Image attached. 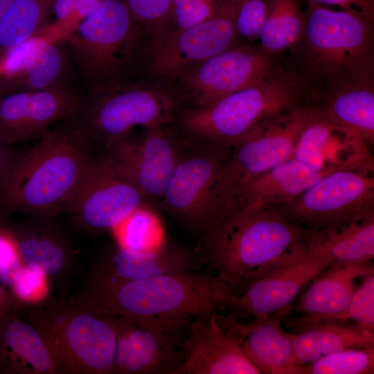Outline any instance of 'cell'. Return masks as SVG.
Returning <instances> with one entry per match:
<instances>
[{"label": "cell", "mask_w": 374, "mask_h": 374, "mask_svg": "<svg viewBox=\"0 0 374 374\" xmlns=\"http://www.w3.org/2000/svg\"><path fill=\"white\" fill-rule=\"evenodd\" d=\"M78 76L65 39L47 41L20 71L3 77L0 96L17 91L77 88Z\"/></svg>", "instance_id": "obj_27"}, {"label": "cell", "mask_w": 374, "mask_h": 374, "mask_svg": "<svg viewBox=\"0 0 374 374\" xmlns=\"http://www.w3.org/2000/svg\"><path fill=\"white\" fill-rule=\"evenodd\" d=\"M0 75H1V66H0Z\"/></svg>", "instance_id": "obj_46"}, {"label": "cell", "mask_w": 374, "mask_h": 374, "mask_svg": "<svg viewBox=\"0 0 374 374\" xmlns=\"http://www.w3.org/2000/svg\"><path fill=\"white\" fill-rule=\"evenodd\" d=\"M238 36L258 38L267 12V0H235Z\"/></svg>", "instance_id": "obj_39"}, {"label": "cell", "mask_w": 374, "mask_h": 374, "mask_svg": "<svg viewBox=\"0 0 374 374\" xmlns=\"http://www.w3.org/2000/svg\"><path fill=\"white\" fill-rule=\"evenodd\" d=\"M310 112L290 157L325 173L341 169L374 171L370 145L361 136Z\"/></svg>", "instance_id": "obj_18"}, {"label": "cell", "mask_w": 374, "mask_h": 374, "mask_svg": "<svg viewBox=\"0 0 374 374\" xmlns=\"http://www.w3.org/2000/svg\"><path fill=\"white\" fill-rule=\"evenodd\" d=\"M227 330L239 342L247 359L260 374H302L295 363L292 333L281 326V317L240 322L232 314L223 317Z\"/></svg>", "instance_id": "obj_22"}, {"label": "cell", "mask_w": 374, "mask_h": 374, "mask_svg": "<svg viewBox=\"0 0 374 374\" xmlns=\"http://www.w3.org/2000/svg\"><path fill=\"white\" fill-rule=\"evenodd\" d=\"M302 366V374H373L374 346L343 349Z\"/></svg>", "instance_id": "obj_34"}, {"label": "cell", "mask_w": 374, "mask_h": 374, "mask_svg": "<svg viewBox=\"0 0 374 374\" xmlns=\"http://www.w3.org/2000/svg\"><path fill=\"white\" fill-rule=\"evenodd\" d=\"M374 171L330 172L292 201L275 206L292 222L321 231L374 215Z\"/></svg>", "instance_id": "obj_10"}, {"label": "cell", "mask_w": 374, "mask_h": 374, "mask_svg": "<svg viewBox=\"0 0 374 374\" xmlns=\"http://www.w3.org/2000/svg\"><path fill=\"white\" fill-rule=\"evenodd\" d=\"M19 154L11 144L0 139V193L5 179Z\"/></svg>", "instance_id": "obj_43"}, {"label": "cell", "mask_w": 374, "mask_h": 374, "mask_svg": "<svg viewBox=\"0 0 374 374\" xmlns=\"http://www.w3.org/2000/svg\"><path fill=\"white\" fill-rule=\"evenodd\" d=\"M373 22L310 1L302 39L310 71L329 87L374 83Z\"/></svg>", "instance_id": "obj_6"}, {"label": "cell", "mask_w": 374, "mask_h": 374, "mask_svg": "<svg viewBox=\"0 0 374 374\" xmlns=\"http://www.w3.org/2000/svg\"><path fill=\"white\" fill-rule=\"evenodd\" d=\"M15 0H0V17L5 13Z\"/></svg>", "instance_id": "obj_45"}, {"label": "cell", "mask_w": 374, "mask_h": 374, "mask_svg": "<svg viewBox=\"0 0 374 374\" xmlns=\"http://www.w3.org/2000/svg\"><path fill=\"white\" fill-rule=\"evenodd\" d=\"M78 296L145 329L176 335L198 317L231 310L236 294L211 272L196 270L139 280L88 278Z\"/></svg>", "instance_id": "obj_1"}, {"label": "cell", "mask_w": 374, "mask_h": 374, "mask_svg": "<svg viewBox=\"0 0 374 374\" xmlns=\"http://www.w3.org/2000/svg\"><path fill=\"white\" fill-rule=\"evenodd\" d=\"M188 328L181 343L183 361L175 374H260L219 312L195 319Z\"/></svg>", "instance_id": "obj_19"}, {"label": "cell", "mask_w": 374, "mask_h": 374, "mask_svg": "<svg viewBox=\"0 0 374 374\" xmlns=\"http://www.w3.org/2000/svg\"><path fill=\"white\" fill-rule=\"evenodd\" d=\"M314 113L361 136L374 144V84L348 83L329 87Z\"/></svg>", "instance_id": "obj_29"}, {"label": "cell", "mask_w": 374, "mask_h": 374, "mask_svg": "<svg viewBox=\"0 0 374 374\" xmlns=\"http://www.w3.org/2000/svg\"><path fill=\"white\" fill-rule=\"evenodd\" d=\"M327 174L290 157L245 184L223 215L232 208L275 207L286 204Z\"/></svg>", "instance_id": "obj_25"}, {"label": "cell", "mask_w": 374, "mask_h": 374, "mask_svg": "<svg viewBox=\"0 0 374 374\" xmlns=\"http://www.w3.org/2000/svg\"><path fill=\"white\" fill-rule=\"evenodd\" d=\"M272 56L260 46H233L188 69L174 82L193 107L206 106L264 79L274 70Z\"/></svg>", "instance_id": "obj_12"}, {"label": "cell", "mask_w": 374, "mask_h": 374, "mask_svg": "<svg viewBox=\"0 0 374 374\" xmlns=\"http://www.w3.org/2000/svg\"><path fill=\"white\" fill-rule=\"evenodd\" d=\"M148 130L141 141L125 136L107 144L105 157L144 198H161L181 154L163 127Z\"/></svg>", "instance_id": "obj_16"}, {"label": "cell", "mask_w": 374, "mask_h": 374, "mask_svg": "<svg viewBox=\"0 0 374 374\" xmlns=\"http://www.w3.org/2000/svg\"><path fill=\"white\" fill-rule=\"evenodd\" d=\"M301 85L293 75L274 70L260 82L181 117L183 128L220 146H233L257 127L296 106Z\"/></svg>", "instance_id": "obj_7"}, {"label": "cell", "mask_w": 374, "mask_h": 374, "mask_svg": "<svg viewBox=\"0 0 374 374\" xmlns=\"http://www.w3.org/2000/svg\"><path fill=\"white\" fill-rule=\"evenodd\" d=\"M145 33L121 0H99L65 39L82 92L133 80Z\"/></svg>", "instance_id": "obj_4"}, {"label": "cell", "mask_w": 374, "mask_h": 374, "mask_svg": "<svg viewBox=\"0 0 374 374\" xmlns=\"http://www.w3.org/2000/svg\"><path fill=\"white\" fill-rule=\"evenodd\" d=\"M49 218L36 215L9 225L23 266L41 269L53 284H62L75 267L74 252L65 234Z\"/></svg>", "instance_id": "obj_23"}, {"label": "cell", "mask_w": 374, "mask_h": 374, "mask_svg": "<svg viewBox=\"0 0 374 374\" xmlns=\"http://www.w3.org/2000/svg\"><path fill=\"white\" fill-rule=\"evenodd\" d=\"M220 2L221 0H171L170 22L164 36L208 19L216 12Z\"/></svg>", "instance_id": "obj_38"}, {"label": "cell", "mask_w": 374, "mask_h": 374, "mask_svg": "<svg viewBox=\"0 0 374 374\" xmlns=\"http://www.w3.org/2000/svg\"><path fill=\"white\" fill-rule=\"evenodd\" d=\"M112 315L116 328L114 374H175L183 361L175 335L156 332Z\"/></svg>", "instance_id": "obj_20"}, {"label": "cell", "mask_w": 374, "mask_h": 374, "mask_svg": "<svg viewBox=\"0 0 374 374\" xmlns=\"http://www.w3.org/2000/svg\"><path fill=\"white\" fill-rule=\"evenodd\" d=\"M23 267L10 225L0 216V282L7 288Z\"/></svg>", "instance_id": "obj_40"}, {"label": "cell", "mask_w": 374, "mask_h": 374, "mask_svg": "<svg viewBox=\"0 0 374 374\" xmlns=\"http://www.w3.org/2000/svg\"><path fill=\"white\" fill-rule=\"evenodd\" d=\"M144 197L104 156L91 159L67 211L90 231L114 229L141 207Z\"/></svg>", "instance_id": "obj_13"}, {"label": "cell", "mask_w": 374, "mask_h": 374, "mask_svg": "<svg viewBox=\"0 0 374 374\" xmlns=\"http://www.w3.org/2000/svg\"><path fill=\"white\" fill-rule=\"evenodd\" d=\"M200 267V260L179 245L163 243L143 251L118 245L97 258L89 278L103 281L139 280L165 274L199 270Z\"/></svg>", "instance_id": "obj_21"}, {"label": "cell", "mask_w": 374, "mask_h": 374, "mask_svg": "<svg viewBox=\"0 0 374 374\" xmlns=\"http://www.w3.org/2000/svg\"><path fill=\"white\" fill-rule=\"evenodd\" d=\"M46 42L35 37L7 51L0 57L1 75L9 76L23 69Z\"/></svg>", "instance_id": "obj_41"}, {"label": "cell", "mask_w": 374, "mask_h": 374, "mask_svg": "<svg viewBox=\"0 0 374 374\" xmlns=\"http://www.w3.org/2000/svg\"><path fill=\"white\" fill-rule=\"evenodd\" d=\"M52 287V281L45 272L23 266L8 289L19 308H32L51 299Z\"/></svg>", "instance_id": "obj_36"}, {"label": "cell", "mask_w": 374, "mask_h": 374, "mask_svg": "<svg viewBox=\"0 0 374 374\" xmlns=\"http://www.w3.org/2000/svg\"><path fill=\"white\" fill-rule=\"evenodd\" d=\"M305 17L295 0H267V12L259 34L260 47L274 55L302 39Z\"/></svg>", "instance_id": "obj_31"}, {"label": "cell", "mask_w": 374, "mask_h": 374, "mask_svg": "<svg viewBox=\"0 0 374 374\" xmlns=\"http://www.w3.org/2000/svg\"><path fill=\"white\" fill-rule=\"evenodd\" d=\"M40 136L5 179L0 207L6 213L52 217L65 209L89 168L87 139L73 126L64 123Z\"/></svg>", "instance_id": "obj_3"}, {"label": "cell", "mask_w": 374, "mask_h": 374, "mask_svg": "<svg viewBox=\"0 0 374 374\" xmlns=\"http://www.w3.org/2000/svg\"><path fill=\"white\" fill-rule=\"evenodd\" d=\"M1 374H60L36 326L18 311L0 318Z\"/></svg>", "instance_id": "obj_26"}, {"label": "cell", "mask_w": 374, "mask_h": 374, "mask_svg": "<svg viewBox=\"0 0 374 374\" xmlns=\"http://www.w3.org/2000/svg\"><path fill=\"white\" fill-rule=\"evenodd\" d=\"M20 308L15 301L8 289L0 282V318Z\"/></svg>", "instance_id": "obj_44"}, {"label": "cell", "mask_w": 374, "mask_h": 374, "mask_svg": "<svg viewBox=\"0 0 374 374\" xmlns=\"http://www.w3.org/2000/svg\"><path fill=\"white\" fill-rule=\"evenodd\" d=\"M223 160L213 152L181 157L162 195L165 208L204 234L212 220V193Z\"/></svg>", "instance_id": "obj_17"}, {"label": "cell", "mask_w": 374, "mask_h": 374, "mask_svg": "<svg viewBox=\"0 0 374 374\" xmlns=\"http://www.w3.org/2000/svg\"><path fill=\"white\" fill-rule=\"evenodd\" d=\"M292 352L298 365H305L330 353L350 348L374 346V332L353 323L322 321L296 328Z\"/></svg>", "instance_id": "obj_28"}, {"label": "cell", "mask_w": 374, "mask_h": 374, "mask_svg": "<svg viewBox=\"0 0 374 374\" xmlns=\"http://www.w3.org/2000/svg\"><path fill=\"white\" fill-rule=\"evenodd\" d=\"M27 317L42 334L60 374H114L112 314L77 296L51 298L30 308Z\"/></svg>", "instance_id": "obj_5"}, {"label": "cell", "mask_w": 374, "mask_h": 374, "mask_svg": "<svg viewBox=\"0 0 374 374\" xmlns=\"http://www.w3.org/2000/svg\"><path fill=\"white\" fill-rule=\"evenodd\" d=\"M319 5L334 6L373 22L374 0H310Z\"/></svg>", "instance_id": "obj_42"}, {"label": "cell", "mask_w": 374, "mask_h": 374, "mask_svg": "<svg viewBox=\"0 0 374 374\" xmlns=\"http://www.w3.org/2000/svg\"><path fill=\"white\" fill-rule=\"evenodd\" d=\"M121 1L141 28L152 34L153 42L167 32L170 22L171 0Z\"/></svg>", "instance_id": "obj_37"}, {"label": "cell", "mask_w": 374, "mask_h": 374, "mask_svg": "<svg viewBox=\"0 0 374 374\" xmlns=\"http://www.w3.org/2000/svg\"><path fill=\"white\" fill-rule=\"evenodd\" d=\"M372 273L373 262L330 265L306 287L296 305L301 316L289 324L296 328L341 312L357 288V281Z\"/></svg>", "instance_id": "obj_24"}, {"label": "cell", "mask_w": 374, "mask_h": 374, "mask_svg": "<svg viewBox=\"0 0 374 374\" xmlns=\"http://www.w3.org/2000/svg\"><path fill=\"white\" fill-rule=\"evenodd\" d=\"M312 244L331 265L373 262L374 215L335 228L315 231Z\"/></svg>", "instance_id": "obj_30"}, {"label": "cell", "mask_w": 374, "mask_h": 374, "mask_svg": "<svg viewBox=\"0 0 374 374\" xmlns=\"http://www.w3.org/2000/svg\"><path fill=\"white\" fill-rule=\"evenodd\" d=\"M322 321L353 323L374 332V273L362 280L344 310L309 323Z\"/></svg>", "instance_id": "obj_35"}, {"label": "cell", "mask_w": 374, "mask_h": 374, "mask_svg": "<svg viewBox=\"0 0 374 374\" xmlns=\"http://www.w3.org/2000/svg\"><path fill=\"white\" fill-rule=\"evenodd\" d=\"M163 82L130 81L116 87L82 92L78 112L65 123L87 139L108 144L123 138L131 129L161 127L176 114V91Z\"/></svg>", "instance_id": "obj_8"}, {"label": "cell", "mask_w": 374, "mask_h": 374, "mask_svg": "<svg viewBox=\"0 0 374 374\" xmlns=\"http://www.w3.org/2000/svg\"><path fill=\"white\" fill-rule=\"evenodd\" d=\"M82 91L55 88L0 96V139L12 145L42 136L53 123L75 116Z\"/></svg>", "instance_id": "obj_15"}, {"label": "cell", "mask_w": 374, "mask_h": 374, "mask_svg": "<svg viewBox=\"0 0 374 374\" xmlns=\"http://www.w3.org/2000/svg\"><path fill=\"white\" fill-rule=\"evenodd\" d=\"M313 235L274 207L233 208L205 234V262L237 295L301 256Z\"/></svg>", "instance_id": "obj_2"}, {"label": "cell", "mask_w": 374, "mask_h": 374, "mask_svg": "<svg viewBox=\"0 0 374 374\" xmlns=\"http://www.w3.org/2000/svg\"><path fill=\"white\" fill-rule=\"evenodd\" d=\"M118 245L143 251L156 249L159 244L160 226L155 216L141 206L115 227Z\"/></svg>", "instance_id": "obj_33"}, {"label": "cell", "mask_w": 374, "mask_h": 374, "mask_svg": "<svg viewBox=\"0 0 374 374\" xmlns=\"http://www.w3.org/2000/svg\"><path fill=\"white\" fill-rule=\"evenodd\" d=\"M330 265L311 243L301 256L250 283L237 294L232 314L246 316L251 320L283 317L294 300Z\"/></svg>", "instance_id": "obj_14"}, {"label": "cell", "mask_w": 374, "mask_h": 374, "mask_svg": "<svg viewBox=\"0 0 374 374\" xmlns=\"http://www.w3.org/2000/svg\"><path fill=\"white\" fill-rule=\"evenodd\" d=\"M54 1H14L0 17V57L44 28Z\"/></svg>", "instance_id": "obj_32"}, {"label": "cell", "mask_w": 374, "mask_h": 374, "mask_svg": "<svg viewBox=\"0 0 374 374\" xmlns=\"http://www.w3.org/2000/svg\"><path fill=\"white\" fill-rule=\"evenodd\" d=\"M235 0H221L216 12L189 28L152 42L146 71L154 80L169 83L188 69L235 46Z\"/></svg>", "instance_id": "obj_11"}, {"label": "cell", "mask_w": 374, "mask_h": 374, "mask_svg": "<svg viewBox=\"0 0 374 374\" xmlns=\"http://www.w3.org/2000/svg\"><path fill=\"white\" fill-rule=\"evenodd\" d=\"M310 114L308 107L296 106L265 122L233 146L213 187L211 226L245 184L290 157Z\"/></svg>", "instance_id": "obj_9"}]
</instances>
